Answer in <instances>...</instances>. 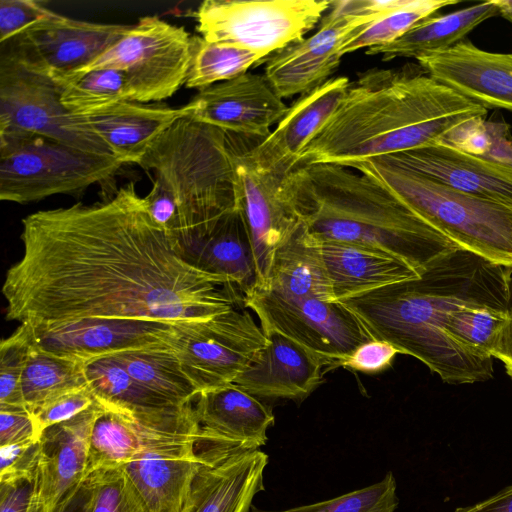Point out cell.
<instances>
[{
	"label": "cell",
	"instance_id": "6da1fadb",
	"mask_svg": "<svg viewBox=\"0 0 512 512\" xmlns=\"http://www.w3.org/2000/svg\"><path fill=\"white\" fill-rule=\"evenodd\" d=\"M21 240L23 256L7 271L2 287L8 320L175 324L206 320L237 306L234 286L178 254L134 182L100 202L28 215Z\"/></svg>",
	"mask_w": 512,
	"mask_h": 512
},
{
	"label": "cell",
	"instance_id": "7a4b0ae2",
	"mask_svg": "<svg viewBox=\"0 0 512 512\" xmlns=\"http://www.w3.org/2000/svg\"><path fill=\"white\" fill-rule=\"evenodd\" d=\"M373 339L423 362L448 384L493 377L492 361L472 357L445 334L450 315L464 306H512V267L458 248L433 262L417 278L339 301Z\"/></svg>",
	"mask_w": 512,
	"mask_h": 512
},
{
	"label": "cell",
	"instance_id": "3957f363",
	"mask_svg": "<svg viewBox=\"0 0 512 512\" xmlns=\"http://www.w3.org/2000/svg\"><path fill=\"white\" fill-rule=\"evenodd\" d=\"M482 105L432 78L419 64L371 69L351 84L298 165L354 164L437 144L456 125L487 116ZM296 167V168H297Z\"/></svg>",
	"mask_w": 512,
	"mask_h": 512
},
{
	"label": "cell",
	"instance_id": "277c9868",
	"mask_svg": "<svg viewBox=\"0 0 512 512\" xmlns=\"http://www.w3.org/2000/svg\"><path fill=\"white\" fill-rule=\"evenodd\" d=\"M291 178L303 223L319 240L384 250L419 275L461 248L389 189L353 168L304 165L294 169Z\"/></svg>",
	"mask_w": 512,
	"mask_h": 512
},
{
	"label": "cell",
	"instance_id": "5b68a950",
	"mask_svg": "<svg viewBox=\"0 0 512 512\" xmlns=\"http://www.w3.org/2000/svg\"><path fill=\"white\" fill-rule=\"evenodd\" d=\"M137 164L152 171L176 199L175 248L183 259L221 216L236 207L232 157L227 135L221 129L180 118Z\"/></svg>",
	"mask_w": 512,
	"mask_h": 512
},
{
	"label": "cell",
	"instance_id": "8992f818",
	"mask_svg": "<svg viewBox=\"0 0 512 512\" xmlns=\"http://www.w3.org/2000/svg\"><path fill=\"white\" fill-rule=\"evenodd\" d=\"M351 168L389 189L459 247L512 267L511 206L455 190L381 157Z\"/></svg>",
	"mask_w": 512,
	"mask_h": 512
},
{
	"label": "cell",
	"instance_id": "52a82bcc",
	"mask_svg": "<svg viewBox=\"0 0 512 512\" xmlns=\"http://www.w3.org/2000/svg\"><path fill=\"white\" fill-rule=\"evenodd\" d=\"M124 162L87 153L38 134L0 130V199L27 204L80 194L111 180Z\"/></svg>",
	"mask_w": 512,
	"mask_h": 512
},
{
	"label": "cell",
	"instance_id": "ba28073f",
	"mask_svg": "<svg viewBox=\"0 0 512 512\" xmlns=\"http://www.w3.org/2000/svg\"><path fill=\"white\" fill-rule=\"evenodd\" d=\"M192 59V36L158 16H144L111 48L71 78L98 69L125 73L127 100L161 101L185 84Z\"/></svg>",
	"mask_w": 512,
	"mask_h": 512
},
{
	"label": "cell",
	"instance_id": "9c48e42d",
	"mask_svg": "<svg viewBox=\"0 0 512 512\" xmlns=\"http://www.w3.org/2000/svg\"><path fill=\"white\" fill-rule=\"evenodd\" d=\"M332 1L205 0L193 17L196 31L209 42L241 46L270 57L304 39Z\"/></svg>",
	"mask_w": 512,
	"mask_h": 512
},
{
	"label": "cell",
	"instance_id": "30bf717a",
	"mask_svg": "<svg viewBox=\"0 0 512 512\" xmlns=\"http://www.w3.org/2000/svg\"><path fill=\"white\" fill-rule=\"evenodd\" d=\"M1 47L0 130L30 132L87 153L116 157L84 117L64 107L62 86Z\"/></svg>",
	"mask_w": 512,
	"mask_h": 512
},
{
	"label": "cell",
	"instance_id": "8fae6325",
	"mask_svg": "<svg viewBox=\"0 0 512 512\" xmlns=\"http://www.w3.org/2000/svg\"><path fill=\"white\" fill-rule=\"evenodd\" d=\"M245 308L174 324L171 348L199 393L233 383L266 347L265 332Z\"/></svg>",
	"mask_w": 512,
	"mask_h": 512
},
{
	"label": "cell",
	"instance_id": "7c38bea8",
	"mask_svg": "<svg viewBox=\"0 0 512 512\" xmlns=\"http://www.w3.org/2000/svg\"><path fill=\"white\" fill-rule=\"evenodd\" d=\"M243 304L255 313L265 333L287 337L331 367L373 339L359 318L337 301L289 298L253 288L243 296Z\"/></svg>",
	"mask_w": 512,
	"mask_h": 512
},
{
	"label": "cell",
	"instance_id": "4fadbf2b",
	"mask_svg": "<svg viewBox=\"0 0 512 512\" xmlns=\"http://www.w3.org/2000/svg\"><path fill=\"white\" fill-rule=\"evenodd\" d=\"M226 135L235 175L236 206L251 241L257 273L255 287H259L267 277L274 252L299 229L303 220L291 172L279 175L258 170L233 136Z\"/></svg>",
	"mask_w": 512,
	"mask_h": 512
},
{
	"label": "cell",
	"instance_id": "5bb4252c",
	"mask_svg": "<svg viewBox=\"0 0 512 512\" xmlns=\"http://www.w3.org/2000/svg\"><path fill=\"white\" fill-rule=\"evenodd\" d=\"M103 406L90 439L88 472L120 467L146 454L195 448L198 423L193 402L158 413Z\"/></svg>",
	"mask_w": 512,
	"mask_h": 512
},
{
	"label": "cell",
	"instance_id": "9a60e30c",
	"mask_svg": "<svg viewBox=\"0 0 512 512\" xmlns=\"http://www.w3.org/2000/svg\"><path fill=\"white\" fill-rule=\"evenodd\" d=\"M131 26L76 20L53 12L1 45L28 67L65 87L74 74L111 48Z\"/></svg>",
	"mask_w": 512,
	"mask_h": 512
},
{
	"label": "cell",
	"instance_id": "2e32d148",
	"mask_svg": "<svg viewBox=\"0 0 512 512\" xmlns=\"http://www.w3.org/2000/svg\"><path fill=\"white\" fill-rule=\"evenodd\" d=\"M196 454L207 464L259 450L274 424L272 409L235 383L207 390L193 401Z\"/></svg>",
	"mask_w": 512,
	"mask_h": 512
},
{
	"label": "cell",
	"instance_id": "e0dca14e",
	"mask_svg": "<svg viewBox=\"0 0 512 512\" xmlns=\"http://www.w3.org/2000/svg\"><path fill=\"white\" fill-rule=\"evenodd\" d=\"M23 323L34 348L84 361L126 351L171 347L175 336L174 324L159 321L87 318Z\"/></svg>",
	"mask_w": 512,
	"mask_h": 512
},
{
	"label": "cell",
	"instance_id": "ac0fdd59",
	"mask_svg": "<svg viewBox=\"0 0 512 512\" xmlns=\"http://www.w3.org/2000/svg\"><path fill=\"white\" fill-rule=\"evenodd\" d=\"M103 406L96 402L75 417L48 427L37 446L33 496L45 512H66L88 474L90 439Z\"/></svg>",
	"mask_w": 512,
	"mask_h": 512
},
{
	"label": "cell",
	"instance_id": "d6986e66",
	"mask_svg": "<svg viewBox=\"0 0 512 512\" xmlns=\"http://www.w3.org/2000/svg\"><path fill=\"white\" fill-rule=\"evenodd\" d=\"M189 118L240 137L261 141L288 110L265 75L244 73L199 90L187 103Z\"/></svg>",
	"mask_w": 512,
	"mask_h": 512
},
{
	"label": "cell",
	"instance_id": "ffe728a7",
	"mask_svg": "<svg viewBox=\"0 0 512 512\" xmlns=\"http://www.w3.org/2000/svg\"><path fill=\"white\" fill-rule=\"evenodd\" d=\"M370 23L329 11L316 33L268 58L265 77L282 99L316 89L339 66L341 45Z\"/></svg>",
	"mask_w": 512,
	"mask_h": 512
},
{
	"label": "cell",
	"instance_id": "44dd1931",
	"mask_svg": "<svg viewBox=\"0 0 512 512\" xmlns=\"http://www.w3.org/2000/svg\"><path fill=\"white\" fill-rule=\"evenodd\" d=\"M350 85L347 77L339 76L301 95L268 137L252 149L243 150L247 159L263 172H292L302 151L335 113Z\"/></svg>",
	"mask_w": 512,
	"mask_h": 512
},
{
	"label": "cell",
	"instance_id": "7402d4cb",
	"mask_svg": "<svg viewBox=\"0 0 512 512\" xmlns=\"http://www.w3.org/2000/svg\"><path fill=\"white\" fill-rule=\"evenodd\" d=\"M417 61L432 78L487 110L512 112V53L488 52L465 39Z\"/></svg>",
	"mask_w": 512,
	"mask_h": 512
},
{
	"label": "cell",
	"instance_id": "603a6c76",
	"mask_svg": "<svg viewBox=\"0 0 512 512\" xmlns=\"http://www.w3.org/2000/svg\"><path fill=\"white\" fill-rule=\"evenodd\" d=\"M381 158L463 193L512 207L511 166L442 144Z\"/></svg>",
	"mask_w": 512,
	"mask_h": 512
},
{
	"label": "cell",
	"instance_id": "cb8c5ba5",
	"mask_svg": "<svg viewBox=\"0 0 512 512\" xmlns=\"http://www.w3.org/2000/svg\"><path fill=\"white\" fill-rule=\"evenodd\" d=\"M265 334L266 347L233 383L258 398L305 399L322 381L325 363L279 333Z\"/></svg>",
	"mask_w": 512,
	"mask_h": 512
},
{
	"label": "cell",
	"instance_id": "d4e9b609",
	"mask_svg": "<svg viewBox=\"0 0 512 512\" xmlns=\"http://www.w3.org/2000/svg\"><path fill=\"white\" fill-rule=\"evenodd\" d=\"M207 465L195 448L142 455L120 466L138 512H182Z\"/></svg>",
	"mask_w": 512,
	"mask_h": 512
},
{
	"label": "cell",
	"instance_id": "484cf974",
	"mask_svg": "<svg viewBox=\"0 0 512 512\" xmlns=\"http://www.w3.org/2000/svg\"><path fill=\"white\" fill-rule=\"evenodd\" d=\"M189 105L169 106L124 100L84 116L91 129L124 164L143 157L154 141L178 119L187 117Z\"/></svg>",
	"mask_w": 512,
	"mask_h": 512
},
{
	"label": "cell",
	"instance_id": "4316f807",
	"mask_svg": "<svg viewBox=\"0 0 512 512\" xmlns=\"http://www.w3.org/2000/svg\"><path fill=\"white\" fill-rule=\"evenodd\" d=\"M319 241L334 301L419 276L404 260L384 250L341 241Z\"/></svg>",
	"mask_w": 512,
	"mask_h": 512
},
{
	"label": "cell",
	"instance_id": "83f0119b",
	"mask_svg": "<svg viewBox=\"0 0 512 512\" xmlns=\"http://www.w3.org/2000/svg\"><path fill=\"white\" fill-rule=\"evenodd\" d=\"M267 464L268 455L255 450L203 465L182 512H250L254 496L264 490Z\"/></svg>",
	"mask_w": 512,
	"mask_h": 512
},
{
	"label": "cell",
	"instance_id": "f1b7e54d",
	"mask_svg": "<svg viewBox=\"0 0 512 512\" xmlns=\"http://www.w3.org/2000/svg\"><path fill=\"white\" fill-rule=\"evenodd\" d=\"M185 261L224 279L243 296L256 286L253 249L237 206L219 218L211 231L186 255Z\"/></svg>",
	"mask_w": 512,
	"mask_h": 512
},
{
	"label": "cell",
	"instance_id": "f546056e",
	"mask_svg": "<svg viewBox=\"0 0 512 512\" xmlns=\"http://www.w3.org/2000/svg\"><path fill=\"white\" fill-rule=\"evenodd\" d=\"M255 288L289 298L334 301L320 241L304 223L274 252L264 283Z\"/></svg>",
	"mask_w": 512,
	"mask_h": 512
},
{
	"label": "cell",
	"instance_id": "4dcf8cb0",
	"mask_svg": "<svg viewBox=\"0 0 512 512\" xmlns=\"http://www.w3.org/2000/svg\"><path fill=\"white\" fill-rule=\"evenodd\" d=\"M499 15L495 0L485 1L449 14L429 16L394 42L371 47L367 55H382L383 61L395 58H415L448 49L487 19Z\"/></svg>",
	"mask_w": 512,
	"mask_h": 512
},
{
	"label": "cell",
	"instance_id": "1f68e13d",
	"mask_svg": "<svg viewBox=\"0 0 512 512\" xmlns=\"http://www.w3.org/2000/svg\"><path fill=\"white\" fill-rule=\"evenodd\" d=\"M85 371L89 388L104 406L139 414L186 406H177L141 385L113 356L87 361Z\"/></svg>",
	"mask_w": 512,
	"mask_h": 512
},
{
	"label": "cell",
	"instance_id": "d6a6232c",
	"mask_svg": "<svg viewBox=\"0 0 512 512\" xmlns=\"http://www.w3.org/2000/svg\"><path fill=\"white\" fill-rule=\"evenodd\" d=\"M111 356L137 382L177 406L192 403L199 394L170 346L126 351Z\"/></svg>",
	"mask_w": 512,
	"mask_h": 512
},
{
	"label": "cell",
	"instance_id": "836d02e7",
	"mask_svg": "<svg viewBox=\"0 0 512 512\" xmlns=\"http://www.w3.org/2000/svg\"><path fill=\"white\" fill-rule=\"evenodd\" d=\"M86 363L32 346L22 377V395L27 410L32 414L57 397L87 387Z\"/></svg>",
	"mask_w": 512,
	"mask_h": 512
},
{
	"label": "cell",
	"instance_id": "e575fe53",
	"mask_svg": "<svg viewBox=\"0 0 512 512\" xmlns=\"http://www.w3.org/2000/svg\"><path fill=\"white\" fill-rule=\"evenodd\" d=\"M268 58L241 46L192 36V59L185 85L201 90L244 74Z\"/></svg>",
	"mask_w": 512,
	"mask_h": 512
},
{
	"label": "cell",
	"instance_id": "d590c367",
	"mask_svg": "<svg viewBox=\"0 0 512 512\" xmlns=\"http://www.w3.org/2000/svg\"><path fill=\"white\" fill-rule=\"evenodd\" d=\"M509 310L489 306L461 307L450 315L445 334L472 357L492 361L491 352Z\"/></svg>",
	"mask_w": 512,
	"mask_h": 512
},
{
	"label": "cell",
	"instance_id": "8d00e7d4",
	"mask_svg": "<svg viewBox=\"0 0 512 512\" xmlns=\"http://www.w3.org/2000/svg\"><path fill=\"white\" fill-rule=\"evenodd\" d=\"M457 0H404L403 4L381 18L371 22L340 47V54L386 45L403 36L421 20L439 9L455 5Z\"/></svg>",
	"mask_w": 512,
	"mask_h": 512
},
{
	"label": "cell",
	"instance_id": "74e56055",
	"mask_svg": "<svg viewBox=\"0 0 512 512\" xmlns=\"http://www.w3.org/2000/svg\"><path fill=\"white\" fill-rule=\"evenodd\" d=\"M127 100L125 73L118 69H98L81 75L62 89L61 102L76 116H89Z\"/></svg>",
	"mask_w": 512,
	"mask_h": 512
},
{
	"label": "cell",
	"instance_id": "f35d334b",
	"mask_svg": "<svg viewBox=\"0 0 512 512\" xmlns=\"http://www.w3.org/2000/svg\"><path fill=\"white\" fill-rule=\"evenodd\" d=\"M397 506L396 480L392 472H388L377 483L330 500L278 511L252 505L250 512H395Z\"/></svg>",
	"mask_w": 512,
	"mask_h": 512
},
{
	"label": "cell",
	"instance_id": "ab89813d",
	"mask_svg": "<svg viewBox=\"0 0 512 512\" xmlns=\"http://www.w3.org/2000/svg\"><path fill=\"white\" fill-rule=\"evenodd\" d=\"M78 494L80 512H138L121 467L89 471Z\"/></svg>",
	"mask_w": 512,
	"mask_h": 512
},
{
	"label": "cell",
	"instance_id": "60d3db41",
	"mask_svg": "<svg viewBox=\"0 0 512 512\" xmlns=\"http://www.w3.org/2000/svg\"><path fill=\"white\" fill-rule=\"evenodd\" d=\"M32 351L24 323L0 344V409H27L22 395V377Z\"/></svg>",
	"mask_w": 512,
	"mask_h": 512
},
{
	"label": "cell",
	"instance_id": "b9f144b4",
	"mask_svg": "<svg viewBox=\"0 0 512 512\" xmlns=\"http://www.w3.org/2000/svg\"><path fill=\"white\" fill-rule=\"evenodd\" d=\"M52 10L33 0L0 1V43L17 37L36 23L48 18Z\"/></svg>",
	"mask_w": 512,
	"mask_h": 512
},
{
	"label": "cell",
	"instance_id": "7bdbcfd3",
	"mask_svg": "<svg viewBox=\"0 0 512 512\" xmlns=\"http://www.w3.org/2000/svg\"><path fill=\"white\" fill-rule=\"evenodd\" d=\"M96 402L89 386L69 392L44 404L32 413L42 434L45 429L67 421L82 413Z\"/></svg>",
	"mask_w": 512,
	"mask_h": 512
},
{
	"label": "cell",
	"instance_id": "ee69618b",
	"mask_svg": "<svg viewBox=\"0 0 512 512\" xmlns=\"http://www.w3.org/2000/svg\"><path fill=\"white\" fill-rule=\"evenodd\" d=\"M462 152L483 157L491 144L485 117L466 120L449 130L439 143Z\"/></svg>",
	"mask_w": 512,
	"mask_h": 512
},
{
	"label": "cell",
	"instance_id": "f6af8a7d",
	"mask_svg": "<svg viewBox=\"0 0 512 512\" xmlns=\"http://www.w3.org/2000/svg\"><path fill=\"white\" fill-rule=\"evenodd\" d=\"M401 352L389 342L372 339L358 346L339 366L362 373H377L389 367Z\"/></svg>",
	"mask_w": 512,
	"mask_h": 512
},
{
	"label": "cell",
	"instance_id": "bcb514c9",
	"mask_svg": "<svg viewBox=\"0 0 512 512\" xmlns=\"http://www.w3.org/2000/svg\"><path fill=\"white\" fill-rule=\"evenodd\" d=\"M143 198L150 216L166 231L175 247L178 206L173 193L162 180L155 177L150 192Z\"/></svg>",
	"mask_w": 512,
	"mask_h": 512
},
{
	"label": "cell",
	"instance_id": "7dc6e473",
	"mask_svg": "<svg viewBox=\"0 0 512 512\" xmlns=\"http://www.w3.org/2000/svg\"><path fill=\"white\" fill-rule=\"evenodd\" d=\"M38 442L0 446V482H33Z\"/></svg>",
	"mask_w": 512,
	"mask_h": 512
},
{
	"label": "cell",
	"instance_id": "c3c4849f",
	"mask_svg": "<svg viewBox=\"0 0 512 512\" xmlns=\"http://www.w3.org/2000/svg\"><path fill=\"white\" fill-rule=\"evenodd\" d=\"M41 433L27 409H0V446L36 443Z\"/></svg>",
	"mask_w": 512,
	"mask_h": 512
},
{
	"label": "cell",
	"instance_id": "681fc988",
	"mask_svg": "<svg viewBox=\"0 0 512 512\" xmlns=\"http://www.w3.org/2000/svg\"><path fill=\"white\" fill-rule=\"evenodd\" d=\"M0 483V512H27L33 494L32 480Z\"/></svg>",
	"mask_w": 512,
	"mask_h": 512
},
{
	"label": "cell",
	"instance_id": "f907efd6",
	"mask_svg": "<svg viewBox=\"0 0 512 512\" xmlns=\"http://www.w3.org/2000/svg\"><path fill=\"white\" fill-rule=\"evenodd\" d=\"M491 356L503 363L506 373L512 379V306L496 337Z\"/></svg>",
	"mask_w": 512,
	"mask_h": 512
},
{
	"label": "cell",
	"instance_id": "816d5d0a",
	"mask_svg": "<svg viewBox=\"0 0 512 512\" xmlns=\"http://www.w3.org/2000/svg\"><path fill=\"white\" fill-rule=\"evenodd\" d=\"M453 512H512V485L483 501L456 508Z\"/></svg>",
	"mask_w": 512,
	"mask_h": 512
},
{
	"label": "cell",
	"instance_id": "f5cc1de1",
	"mask_svg": "<svg viewBox=\"0 0 512 512\" xmlns=\"http://www.w3.org/2000/svg\"><path fill=\"white\" fill-rule=\"evenodd\" d=\"M499 15L512 23V0H495Z\"/></svg>",
	"mask_w": 512,
	"mask_h": 512
},
{
	"label": "cell",
	"instance_id": "db71d44e",
	"mask_svg": "<svg viewBox=\"0 0 512 512\" xmlns=\"http://www.w3.org/2000/svg\"><path fill=\"white\" fill-rule=\"evenodd\" d=\"M27 512H45L42 504L33 496L31 498L30 506Z\"/></svg>",
	"mask_w": 512,
	"mask_h": 512
}]
</instances>
